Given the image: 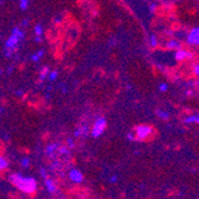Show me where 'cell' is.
I'll use <instances>...</instances> for the list:
<instances>
[{"mask_svg":"<svg viewBox=\"0 0 199 199\" xmlns=\"http://www.w3.org/2000/svg\"><path fill=\"white\" fill-rule=\"evenodd\" d=\"M166 48H167L168 50H174V49L179 50V49H182V45H181V43L178 42L176 39H170V41H168V42L166 43Z\"/></svg>","mask_w":199,"mask_h":199,"instance_id":"ba28073f","label":"cell"},{"mask_svg":"<svg viewBox=\"0 0 199 199\" xmlns=\"http://www.w3.org/2000/svg\"><path fill=\"white\" fill-rule=\"evenodd\" d=\"M128 138H129L130 141H136L135 135H133V133H131V132H130V133H128Z\"/></svg>","mask_w":199,"mask_h":199,"instance_id":"cb8c5ba5","label":"cell"},{"mask_svg":"<svg viewBox=\"0 0 199 199\" xmlns=\"http://www.w3.org/2000/svg\"><path fill=\"white\" fill-rule=\"evenodd\" d=\"M187 43L189 45H198L199 43V29L198 27H193L188 36H187Z\"/></svg>","mask_w":199,"mask_h":199,"instance_id":"5b68a950","label":"cell"},{"mask_svg":"<svg viewBox=\"0 0 199 199\" xmlns=\"http://www.w3.org/2000/svg\"><path fill=\"white\" fill-rule=\"evenodd\" d=\"M7 167H8V161L5 157L0 156V170H5Z\"/></svg>","mask_w":199,"mask_h":199,"instance_id":"7c38bea8","label":"cell"},{"mask_svg":"<svg viewBox=\"0 0 199 199\" xmlns=\"http://www.w3.org/2000/svg\"><path fill=\"white\" fill-rule=\"evenodd\" d=\"M175 58L178 61H185V60H192L193 58V54L188 50H185V49H179L175 51Z\"/></svg>","mask_w":199,"mask_h":199,"instance_id":"8992f818","label":"cell"},{"mask_svg":"<svg viewBox=\"0 0 199 199\" xmlns=\"http://www.w3.org/2000/svg\"><path fill=\"white\" fill-rule=\"evenodd\" d=\"M15 93H17V95H21V94H23V92H21V91H17Z\"/></svg>","mask_w":199,"mask_h":199,"instance_id":"f1b7e54d","label":"cell"},{"mask_svg":"<svg viewBox=\"0 0 199 199\" xmlns=\"http://www.w3.org/2000/svg\"><path fill=\"white\" fill-rule=\"evenodd\" d=\"M157 44H158L157 38H156L154 35H151V36H150V45H151L153 48H156V46H157Z\"/></svg>","mask_w":199,"mask_h":199,"instance_id":"2e32d148","label":"cell"},{"mask_svg":"<svg viewBox=\"0 0 199 199\" xmlns=\"http://www.w3.org/2000/svg\"><path fill=\"white\" fill-rule=\"evenodd\" d=\"M8 180L12 185H14L19 191L24 192V193H33L37 189V181L33 178H29V176H23L19 173H14L11 174L8 176Z\"/></svg>","mask_w":199,"mask_h":199,"instance_id":"6da1fadb","label":"cell"},{"mask_svg":"<svg viewBox=\"0 0 199 199\" xmlns=\"http://www.w3.org/2000/svg\"><path fill=\"white\" fill-rule=\"evenodd\" d=\"M106 119L104 117H98L94 122V125H93V129H92V136L93 137H99L100 135H102V132L105 131L106 129Z\"/></svg>","mask_w":199,"mask_h":199,"instance_id":"277c9868","label":"cell"},{"mask_svg":"<svg viewBox=\"0 0 199 199\" xmlns=\"http://www.w3.org/2000/svg\"><path fill=\"white\" fill-rule=\"evenodd\" d=\"M41 173H42V176H43V179H45V178L48 176V175H46V172H45V169H44V168H42V169H41Z\"/></svg>","mask_w":199,"mask_h":199,"instance_id":"d4e9b609","label":"cell"},{"mask_svg":"<svg viewBox=\"0 0 199 199\" xmlns=\"http://www.w3.org/2000/svg\"><path fill=\"white\" fill-rule=\"evenodd\" d=\"M60 153H61V154H68V153H69V150H68L67 148L62 147V148H60Z\"/></svg>","mask_w":199,"mask_h":199,"instance_id":"603a6c76","label":"cell"},{"mask_svg":"<svg viewBox=\"0 0 199 199\" xmlns=\"http://www.w3.org/2000/svg\"><path fill=\"white\" fill-rule=\"evenodd\" d=\"M23 38H24V32H23L21 30H19L18 27H14V29L12 30L11 36L7 38V41H6V43H5V46H6V49H7L6 56H10V55H11V52L17 48L18 43H19L20 39H23Z\"/></svg>","mask_w":199,"mask_h":199,"instance_id":"7a4b0ae2","label":"cell"},{"mask_svg":"<svg viewBox=\"0 0 199 199\" xmlns=\"http://www.w3.org/2000/svg\"><path fill=\"white\" fill-rule=\"evenodd\" d=\"M57 75H58V73H57V70H54V71H49V74H48V77L50 79V80H56V77H57Z\"/></svg>","mask_w":199,"mask_h":199,"instance_id":"ac0fdd59","label":"cell"},{"mask_svg":"<svg viewBox=\"0 0 199 199\" xmlns=\"http://www.w3.org/2000/svg\"><path fill=\"white\" fill-rule=\"evenodd\" d=\"M117 179H118V176H117V175H113V176H111L110 182H116V181H117Z\"/></svg>","mask_w":199,"mask_h":199,"instance_id":"484cf974","label":"cell"},{"mask_svg":"<svg viewBox=\"0 0 199 199\" xmlns=\"http://www.w3.org/2000/svg\"><path fill=\"white\" fill-rule=\"evenodd\" d=\"M36 42H41V37H36Z\"/></svg>","mask_w":199,"mask_h":199,"instance_id":"f546056e","label":"cell"},{"mask_svg":"<svg viewBox=\"0 0 199 199\" xmlns=\"http://www.w3.org/2000/svg\"><path fill=\"white\" fill-rule=\"evenodd\" d=\"M69 179H70L71 181L76 182V184H80V182H82V180H83V175H82V173H81L80 170H77V169H71V170L69 172Z\"/></svg>","mask_w":199,"mask_h":199,"instance_id":"52a82bcc","label":"cell"},{"mask_svg":"<svg viewBox=\"0 0 199 199\" xmlns=\"http://www.w3.org/2000/svg\"><path fill=\"white\" fill-rule=\"evenodd\" d=\"M44 182H45V187H46V189H48V192H50V193H54L56 189H57V187H56V185L54 184V181L50 179V178H45L44 179Z\"/></svg>","mask_w":199,"mask_h":199,"instance_id":"9c48e42d","label":"cell"},{"mask_svg":"<svg viewBox=\"0 0 199 199\" xmlns=\"http://www.w3.org/2000/svg\"><path fill=\"white\" fill-rule=\"evenodd\" d=\"M20 163H21L23 167L26 168V167H29V164H30V158H29V157H24V158H21Z\"/></svg>","mask_w":199,"mask_h":199,"instance_id":"d6986e66","label":"cell"},{"mask_svg":"<svg viewBox=\"0 0 199 199\" xmlns=\"http://www.w3.org/2000/svg\"><path fill=\"white\" fill-rule=\"evenodd\" d=\"M158 89H160V92H166L168 89V86L166 83H161L160 87H158Z\"/></svg>","mask_w":199,"mask_h":199,"instance_id":"44dd1931","label":"cell"},{"mask_svg":"<svg viewBox=\"0 0 199 199\" xmlns=\"http://www.w3.org/2000/svg\"><path fill=\"white\" fill-rule=\"evenodd\" d=\"M57 149V144L56 143H52V144H49L48 147H46V149H45V151H46V154H52L55 150Z\"/></svg>","mask_w":199,"mask_h":199,"instance_id":"5bb4252c","label":"cell"},{"mask_svg":"<svg viewBox=\"0 0 199 199\" xmlns=\"http://www.w3.org/2000/svg\"><path fill=\"white\" fill-rule=\"evenodd\" d=\"M43 54H44V51H43V50H39V51H37L35 55H32V56H31V60H32V61H35V62H38V61H39V58L43 56Z\"/></svg>","mask_w":199,"mask_h":199,"instance_id":"4fadbf2b","label":"cell"},{"mask_svg":"<svg viewBox=\"0 0 199 199\" xmlns=\"http://www.w3.org/2000/svg\"><path fill=\"white\" fill-rule=\"evenodd\" d=\"M20 8L21 10H26L27 6H29V0H20V4H19Z\"/></svg>","mask_w":199,"mask_h":199,"instance_id":"ffe728a7","label":"cell"},{"mask_svg":"<svg viewBox=\"0 0 199 199\" xmlns=\"http://www.w3.org/2000/svg\"><path fill=\"white\" fill-rule=\"evenodd\" d=\"M155 8H156V5H155V4H153V5H150V10H151V11H154Z\"/></svg>","mask_w":199,"mask_h":199,"instance_id":"83f0119b","label":"cell"},{"mask_svg":"<svg viewBox=\"0 0 199 199\" xmlns=\"http://www.w3.org/2000/svg\"><path fill=\"white\" fill-rule=\"evenodd\" d=\"M48 74H49V68H48V67H44V68H43V70H42V73L39 74L41 80H43L45 76H48Z\"/></svg>","mask_w":199,"mask_h":199,"instance_id":"e0dca14e","label":"cell"},{"mask_svg":"<svg viewBox=\"0 0 199 199\" xmlns=\"http://www.w3.org/2000/svg\"><path fill=\"white\" fill-rule=\"evenodd\" d=\"M156 114H157V117H158L160 119H163V120H167V119L169 118V113L166 112V111L157 110V111H156Z\"/></svg>","mask_w":199,"mask_h":199,"instance_id":"8fae6325","label":"cell"},{"mask_svg":"<svg viewBox=\"0 0 199 199\" xmlns=\"http://www.w3.org/2000/svg\"><path fill=\"white\" fill-rule=\"evenodd\" d=\"M184 122L186 124H191V123H198L199 122V116L198 114H194V116H189V117H186L184 119Z\"/></svg>","mask_w":199,"mask_h":199,"instance_id":"30bf717a","label":"cell"},{"mask_svg":"<svg viewBox=\"0 0 199 199\" xmlns=\"http://www.w3.org/2000/svg\"><path fill=\"white\" fill-rule=\"evenodd\" d=\"M193 71H194V75L198 76V74H199V66H198V64H194V67H193Z\"/></svg>","mask_w":199,"mask_h":199,"instance_id":"7402d4cb","label":"cell"},{"mask_svg":"<svg viewBox=\"0 0 199 199\" xmlns=\"http://www.w3.org/2000/svg\"><path fill=\"white\" fill-rule=\"evenodd\" d=\"M67 143H68V145H69L70 148L74 145V142H73V139H71V138H70V139H68V141H67Z\"/></svg>","mask_w":199,"mask_h":199,"instance_id":"4316f807","label":"cell"},{"mask_svg":"<svg viewBox=\"0 0 199 199\" xmlns=\"http://www.w3.org/2000/svg\"><path fill=\"white\" fill-rule=\"evenodd\" d=\"M35 33H36V36H37V37H41V36L43 35V27H42V25H41V24L36 25V27H35Z\"/></svg>","mask_w":199,"mask_h":199,"instance_id":"9a60e30c","label":"cell"},{"mask_svg":"<svg viewBox=\"0 0 199 199\" xmlns=\"http://www.w3.org/2000/svg\"><path fill=\"white\" fill-rule=\"evenodd\" d=\"M154 133V129L150 125H138L135 128V137L136 141L148 139Z\"/></svg>","mask_w":199,"mask_h":199,"instance_id":"3957f363","label":"cell"}]
</instances>
